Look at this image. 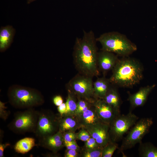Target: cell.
<instances>
[{
    "instance_id": "cell-13",
    "label": "cell",
    "mask_w": 157,
    "mask_h": 157,
    "mask_svg": "<svg viewBox=\"0 0 157 157\" xmlns=\"http://www.w3.org/2000/svg\"><path fill=\"white\" fill-rule=\"evenodd\" d=\"M53 129V122L48 114L45 111L39 114L35 129L37 135L43 139L49 136Z\"/></svg>"
},
{
    "instance_id": "cell-16",
    "label": "cell",
    "mask_w": 157,
    "mask_h": 157,
    "mask_svg": "<svg viewBox=\"0 0 157 157\" xmlns=\"http://www.w3.org/2000/svg\"><path fill=\"white\" fill-rule=\"evenodd\" d=\"M111 84L109 79L105 76L98 78L93 83L94 95L103 99Z\"/></svg>"
},
{
    "instance_id": "cell-18",
    "label": "cell",
    "mask_w": 157,
    "mask_h": 157,
    "mask_svg": "<svg viewBox=\"0 0 157 157\" xmlns=\"http://www.w3.org/2000/svg\"><path fill=\"white\" fill-rule=\"evenodd\" d=\"M139 144L138 152L141 157H157V147L150 142Z\"/></svg>"
},
{
    "instance_id": "cell-4",
    "label": "cell",
    "mask_w": 157,
    "mask_h": 157,
    "mask_svg": "<svg viewBox=\"0 0 157 157\" xmlns=\"http://www.w3.org/2000/svg\"><path fill=\"white\" fill-rule=\"evenodd\" d=\"M153 124V119L151 117L143 118L138 121L129 131L127 135L122 139L119 148L120 152L123 153L142 142Z\"/></svg>"
},
{
    "instance_id": "cell-15",
    "label": "cell",
    "mask_w": 157,
    "mask_h": 157,
    "mask_svg": "<svg viewBox=\"0 0 157 157\" xmlns=\"http://www.w3.org/2000/svg\"><path fill=\"white\" fill-rule=\"evenodd\" d=\"M15 32V29L11 26L1 27L0 29V50L3 51L12 42Z\"/></svg>"
},
{
    "instance_id": "cell-32",
    "label": "cell",
    "mask_w": 157,
    "mask_h": 157,
    "mask_svg": "<svg viewBox=\"0 0 157 157\" xmlns=\"http://www.w3.org/2000/svg\"><path fill=\"white\" fill-rule=\"evenodd\" d=\"M77 153L76 150L74 149H68L67 152L65 156L66 157H75L77 156Z\"/></svg>"
},
{
    "instance_id": "cell-28",
    "label": "cell",
    "mask_w": 157,
    "mask_h": 157,
    "mask_svg": "<svg viewBox=\"0 0 157 157\" xmlns=\"http://www.w3.org/2000/svg\"><path fill=\"white\" fill-rule=\"evenodd\" d=\"M64 142L65 146L68 149L76 150L78 148L76 142L74 140L70 142L64 140Z\"/></svg>"
},
{
    "instance_id": "cell-31",
    "label": "cell",
    "mask_w": 157,
    "mask_h": 157,
    "mask_svg": "<svg viewBox=\"0 0 157 157\" xmlns=\"http://www.w3.org/2000/svg\"><path fill=\"white\" fill-rule=\"evenodd\" d=\"M58 112L61 115L65 114L66 110V103H63L58 107Z\"/></svg>"
},
{
    "instance_id": "cell-24",
    "label": "cell",
    "mask_w": 157,
    "mask_h": 157,
    "mask_svg": "<svg viewBox=\"0 0 157 157\" xmlns=\"http://www.w3.org/2000/svg\"><path fill=\"white\" fill-rule=\"evenodd\" d=\"M103 148L98 149H89L85 151L84 154L85 157H102Z\"/></svg>"
},
{
    "instance_id": "cell-25",
    "label": "cell",
    "mask_w": 157,
    "mask_h": 157,
    "mask_svg": "<svg viewBox=\"0 0 157 157\" xmlns=\"http://www.w3.org/2000/svg\"><path fill=\"white\" fill-rule=\"evenodd\" d=\"M88 109L87 102L84 100H79L77 103V107L75 111L76 113H81Z\"/></svg>"
},
{
    "instance_id": "cell-26",
    "label": "cell",
    "mask_w": 157,
    "mask_h": 157,
    "mask_svg": "<svg viewBox=\"0 0 157 157\" xmlns=\"http://www.w3.org/2000/svg\"><path fill=\"white\" fill-rule=\"evenodd\" d=\"M78 137L79 139L84 141H87L90 138L89 133L84 130H82L79 132Z\"/></svg>"
},
{
    "instance_id": "cell-7",
    "label": "cell",
    "mask_w": 157,
    "mask_h": 157,
    "mask_svg": "<svg viewBox=\"0 0 157 157\" xmlns=\"http://www.w3.org/2000/svg\"><path fill=\"white\" fill-rule=\"evenodd\" d=\"M13 104L19 108L32 107L40 104L42 101L40 95L35 92L22 88H16L10 94Z\"/></svg>"
},
{
    "instance_id": "cell-33",
    "label": "cell",
    "mask_w": 157,
    "mask_h": 157,
    "mask_svg": "<svg viewBox=\"0 0 157 157\" xmlns=\"http://www.w3.org/2000/svg\"><path fill=\"white\" fill-rule=\"evenodd\" d=\"M10 144L8 143L5 144H0V157L3 156V151L4 149L7 146H9Z\"/></svg>"
},
{
    "instance_id": "cell-21",
    "label": "cell",
    "mask_w": 157,
    "mask_h": 157,
    "mask_svg": "<svg viewBox=\"0 0 157 157\" xmlns=\"http://www.w3.org/2000/svg\"><path fill=\"white\" fill-rule=\"evenodd\" d=\"M118 148L116 142L111 141L109 142L102 149V157H111L115 151Z\"/></svg>"
},
{
    "instance_id": "cell-27",
    "label": "cell",
    "mask_w": 157,
    "mask_h": 157,
    "mask_svg": "<svg viewBox=\"0 0 157 157\" xmlns=\"http://www.w3.org/2000/svg\"><path fill=\"white\" fill-rule=\"evenodd\" d=\"M98 145L95 140L92 137L86 141L85 143L86 147L89 149H94L97 147Z\"/></svg>"
},
{
    "instance_id": "cell-3",
    "label": "cell",
    "mask_w": 157,
    "mask_h": 157,
    "mask_svg": "<svg viewBox=\"0 0 157 157\" xmlns=\"http://www.w3.org/2000/svg\"><path fill=\"white\" fill-rule=\"evenodd\" d=\"M101 46V50L127 57L137 50L136 45L126 36L116 32L104 33L96 38Z\"/></svg>"
},
{
    "instance_id": "cell-10",
    "label": "cell",
    "mask_w": 157,
    "mask_h": 157,
    "mask_svg": "<svg viewBox=\"0 0 157 157\" xmlns=\"http://www.w3.org/2000/svg\"><path fill=\"white\" fill-rule=\"evenodd\" d=\"M94 106L95 111L102 122L109 125L117 116L120 114L117 113L102 99L96 100Z\"/></svg>"
},
{
    "instance_id": "cell-9",
    "label": "cell",
    "mask_w": 157,
    "mask_h": 157,
    "mask_svg": "<svg viewBox=\"0 0 157 157\" xmlns=\"http://www.w3.org/2000/svg\"><path fill=\"white\" fill-rule=\"evenodd\" d=\"M110 125L101 122L90 128L89 131L100 147L103 148L111 141L109 133Z\"/></svg>"
},
{
    "instance_id": "cell-30",
    "label": "cell",
    "mask_w": 157,
    "mask_h": 157,
    "mask_svg": "<svg viewBox=\"0 0 157 157\" xmlns=\"http://www.w3.org/2000/svg\"><path fill=\"white\" fill-rule=\"evenodd\" d=\"M53 102L56 106H58L63 102V100L62 97L60 95L56 96L53 99Z\"/></svg>"
},
{
    "instance_id": "cell-2",
    "label": "cell",
    "mask_w": 157,
    "mask_h": 157,
    "mask_svg": "<svg viewBox=\"0 0 157 157\" xmlns=\"http://www.w3.org/2000/svg\"><path fill=\"white\" fill-rule=\"evenodd\" d=\"M143 72V67L139 61L134 58L124 57L119 59L109 79L112 85L131 88L142 80Z\"/></svg>"
},
{
    "instance_id": "cell-12",
    "label": "cell",
    "mask_w": 157,
    "mask_h": 157,
    "mask_svg": "<svg viewBox=\"0 0 157 157\" xmlns=\"http://www.w3.org/2000/svg\"><path fill=\"white\" fill-rule=\"evenodd\" d=\"M155 84L142 87L137 92L129 94L128 99L130 104L129 111L136 108L143 106L146 102L149 95L155 88Z\"/></svg>"
},
{
    "instance_id": "cell-6",
    "label": "cell",
    "mask_w": 157,
    "mask_h": 157,
    "mask_svg": "<svg viewBox=\"0 0 157 157\" xmlns=\"http://www.w3.org/2000/svg\"><path fill=\"white\" fill-rule=\"evenodd\" d=\"M92 78L78 73L68 83V90L78 96L89 100L94 95Z\"/></svg>"
},
{
    "instance_id": "cell-29",
    "label": "cell",
    "mask_w": 157,
    "mask_h": 157,
    "mask_svg": "<svg viewBox=\"0 0 157 157\" xmlns=\"http://www.w3.org/2000/svg\"><path fill=\"white\" fill-rule=\"evenodd\" d=\"M75 135L74 134L72 133H66L64 137V140L67 141H73L75 138Z\"/></svg>"
},
{
    "instance_id": "cell-23",
    "label": "cell",
    "mask_w": 157,
    "mask_h": 157,
    "mask_svg": "<svg viewBox=\"0 0 157 157\" xmlns=\"http://www.w3.org/2000/svg\"><path fill=\"white\" fill-rule=\"evenodd\" d=\"M76 125V122L72 119L67 117L63 119L60 124V129L62 131H65L74 128Z\"/></svg>"
},
{
    "instance_id": "cell-5",
    "label": "cell",
    "mask_w": 157,
    "mask_h": 157,
    "mask_svg": "<svg viewBox=\"0 0 157 157\" xmlns=\"http://www.w3.org/2000/svg\"><path fill=\"white\" fill-rule=\"evenodd\" d=\"M138 117L129 111L126 115L117 116L110 125V132L111 139L113 142H116L122 140L124 135L129 131L135 124Z\"/></svg>"
},
{
    "instance_id": "cell-19",
    "label": "cell",
    "mask_w": 157,
    "mask_h": 157,
    "mask_svg": "<svg viewBox=\"0 0 157 157\" xmlns=\"http://www.w3.org/2000/svg\"><path fill=\"white\" fill-rule=\"evenodd\" d=\"M43 140L45 147L53 149H57L61 147L63 142L62 135L60 131L53 135L44 138Z\"/></svg>"
},
{
    "instance_id": "cell-34",
    "label": "cell",
    "mask_w": 157,
    "mask_h": 157,
    "mask_svg": "<svg viewBox=\"0 0 157 157\" xmlns=\"http://www.w3.org/2000/svg\"><path fill=\"white\" fill-rule=\"evenodd\" d=\"M36 0H26V3L27 4H30Z\"/></svg>"
},
{
    "instance_id": "cell-14",
    "label": "cell",
    "mask_w": 157,
    "mask_h": 157,
    "mask_svg": "<svg viewBox=\"0 0 157 157\" xmlns=\"http://www.w3.org/2000/svg\"><path fill=\"white\" fill-rule=\"evenodd\" d=\"M103 99L118 114H120L121 100L116 88L111 85Z\"/></svg>"
},
{
    "instance_id": "cell-11",
    "label": "cell",
    "mask_w": 157,
    "mask_h": 157,
    "mask_svg": "<svg viewBox=\"0 0 157 157\" xmlns=\"http://www.w3.org/2000/svg\"><path fill=\"white\" fill-rule=\"evenodd\" d=\"M119 59L114 53L101 50L98 52L97 56L99 71H101L105 76L108 72L113 70Z\"/></svg>"
},
{
    "instance_id": "cell-22",
    "label": "cell",
    "mask_w": 157,
    "mask_h": 157,
    "mask_svg": "<svg viewBox=\"0 0 157 157\" xmlns=\"http://www.w3.org/2000/svg\"><path fill=\"white\" fill-rule=\"evenodd\" d=\"M68 91V96L65 103L67 107L65 114L75 112L77 107V104L72 96V92L69 90Z\"/></svg>"
},
{
    "instance_id": "cell-1",
    "label": "cell",
    "mask_w": 157,
    "mask_h": 157,
    "mask_svg": "<svg viewBox=\"0 0 157 157\" xmlns=\"http://www.w3.org/2000/svg\"><path fill=\"white\" fill-rule=\"evenodd\" d=\"M96 41L92 30L88 32L84 31L82 38H76L73 56L74 63L78 73L92 78L99 75Z\"/></svg>"
},
{
    "instance_id": "cell-20",
    "label": "cell",
    "mask_w": 157,
    "mask_h": 157,
    "mask_svg": "<svg viewBox=\"0 0 157 157\" xmlns=\"http://www.w3.org/2000/svg\"><path fill=\"white\" fill-rule=\"evenodd\" d=\"M81 114L84 122L88 125L93 126L103 122L96 112L94 113L90 109H88Z\"/></svg>"
},
{
    "instance_id": "cell-17",
    "label": "cell",
    "mask_w": 157,
    "mask_h": 157,
    "mask_svg": "<svg viewBox=\"0 0 157 157\" xmlns=\"http://www.w3.org/2000/svg\"><path fill=\"white\" fill-rule=\"evenodd\" d=\"M35 145L34 139L26 137L18 141L15 146L14 149L17 153L24 154L31 149Z\"/></svg>"
},
{
    "instance_id": "cell-8",
    "label": "cell",
    "mask_w": 157,
    "mask_h": 157,
    "mask_svg": "<svg viewBox=\"0 0 157 157\" xmlns=\"http://www.w3.org/2000/svg\"><path fill=\"white\" fill-rule=\"evenodd\" d=\"M39 114L31 110L18 114L11 123V128L17 132L35 130Z\"/></svg>"
}]
</instances>
